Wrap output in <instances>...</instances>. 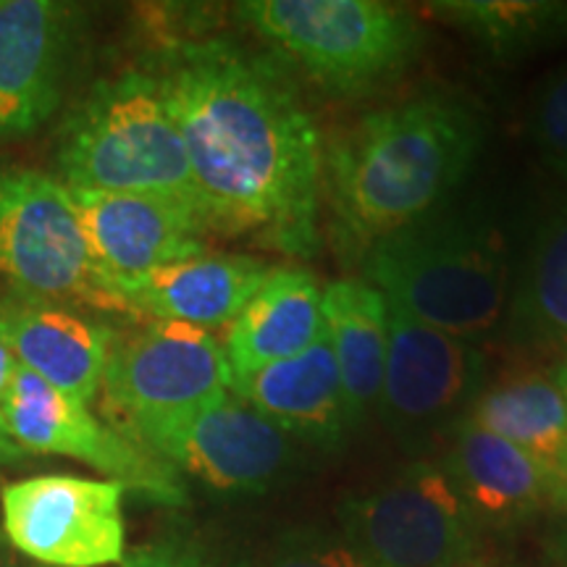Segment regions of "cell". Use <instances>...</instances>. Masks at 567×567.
<instances>
[{
  "instance_id": "1",
  "label": "cell",
  "mask_w": 567,
  "mask_h": 567,
  "mask_svg": "<svg viewBox=\"0 0 567 567\" xmlns=\"http://www.w3.org/2000/svg\"><path fill=\"white\" fill-rule=\"evenodd\" d=\"M153 76L208 231L310 258L321 245L323 142L287 66L237 42L200 40L163 53Z\"/></svg>"
},
{
  "instance_id": "2",
  "label": "cell",
  "mask_w": 567,
  "mask_h": 567,
  "mask_svg": "<svg viewBox=\"0 0 567 567\" xmlns=\"http://www.w3.org/2000/svg\"><path fill=\"white\" fill-rule=\"evenodd\" d=\"M484 142V122L450 95L365 113L323 147L321 189L339 247L363 258L375 239L446 203Z\"/></svg>"
},
{
  "instance_id": "3",
  "label": "cell",
  "mask_w": 567,
  "mask_h": 567,
  "mask_svg": "<svg viewBox=\"0 0 567 567\" xmlns=\"http://www.w3.org/2000/svg\"><path fill=\"white\" fill-rule=\"evenodd\" d=\"M365 281L417 323L476 344L505 323L513 268L499 226L476 208L439 205L375 239Z\"/></svg>"
},
{
  "instance_id": "4",
  "label": "cell",
  "mask_w": 567,
  "mask_h": 567,
  "mask_svg": "<svg viewBox=\"0 0 567 567\" xmlns=\"http://www.w3.org/2000/svg\"><path fill=\"white\" fill-rule=\"evenodd\" d=\"M59 168L71 189L168 197L200 213L187 147L153 71L90 92L63 126Z\"/></svg>"
},
{
  "instance_id": "5",
  "label": "cell",
  "mask_w": 567,
  "mask_h": 567,
  "mask_svg": "<svg viewBox=\"0 0 567 567\" xmlns=\"http://www.w3.org/2000/svg\"><path fill=\"white\" fill-rule=\"evenodd\" d=\"M237 17L276 55L347 95L389 82L421 48L417 21L379 0H247Z\"/></svg>"
},
{
  "instance_id": "6",
  "label": "cell",
  "mask_w": 567,
  "mask_h": 567,
  "mask_svg": "<svg viewBox=\"0 0 567 567\" xmlns=\"http://www.w3.org/2000/svg\"><path fill=\"white\" fill-rule=\"evenodd\" d=\"M0 279L19 300L122 310L92 260L69 187L32 168L0 172Z\"/></svg>"
},
{
  "instance_id": "7",
  "label": "cell",
  "mask_w": 567,
  "mask_h": 567,
  "mask_svg": "<svg viewBox=\"0 0 567 567\" xmlns=\"http://www.w3.org/2000/svg\"><path fill=\"white\" fill-rule=\"evenodd\" d=\"M342 523L344 536L375 567H455L476 551L478 523L444 463L431 460L347 499Z\"/></svg>"
},
{
  "instance_id": "8",
  "label": "cell",
  "mask_w": 567,
  "mask_h": 567,
  "mask_svg": "<svg viewBox=\"0 0 567 567\" xmlns=\"http://www.w3.org/2000/svg\"><path fill=\"white\" fill-rule=\"evenodd\" d=\"M130 431L134 442L172 471L229 494L264 492L292 455L279 425L234 392Z\"/></svg>"
},
{
  "instance_id": "9",
  "label": "cell",
  "mask_w": 567,
  "mask_h": 567,
  "mask_svg": "<svg viewBox=\"0 0 567 567\" xmlns=\"http://www.w3.org/2000/svg\"><path fill=\"white\" fill-rule=\"evenodd\" d=\"M124 492L109 478H21L0 492L3 534L42 567L118 565L126 555Z\"/></svg>"
},
{
  "instance_id": "10",
  "label": "cell",
  "mask_w": 567,
  "mask_h": 567,
  "mask_svg": "<svg viewBox=\"0 0 567 567\" xmlns=\"http://www.w3.org/2000/svg\"><path fill=\"white\" fill-rule=\"evenodd\" d=\"M0 421L21 452L80 460L153 502L184 505V488L172 467L134 439L105 425L84 402L59 392L21 365L13 371L0 405Z\"/></svg>"
},
{
  "instance_id": "11",
  "label": "cell",
  "mask_w": 567,
  "mask_h": 567,
  "mask_svg": "<svg viewBox=\"0 0 567 567\" xmlns=\"http://www.w3.org/2000/svg\"><path fill=\"white\" fill-rule=\"evenodd\" d=\"M224 344L195 326L151 321L130 334H113L103 386L130 429L184 413L231 392Z\"/></svg>"
},
{
  "instance_id": "12",
  "label": "cell",
  "mask_w": 567,
  "mask_h": 567,
  "mask_svg": "<svg viewBox=\"0 0 567 567\" xmlns=\"http://www.w3.org/2000/svg\"><path fill=\"white\" fill-rule=\"evenodd\" d=\"M486 352L478 344L417 323L389 305V350L379 413L394 434L429 436L460 423L484 389Z\"/></svg>"
},
{
  "instance_id": "13",
  "label": "cell",
  "mask_w": 567,
  "mask_h": 567,
  "mask_svg": "<svg viewBox=\"0 0 567 567\" xmlns=\"http://www.w3.org/2000/svg\"><path fill=\"white\" fill-rule=\"evenodd\" d=\"M69 193L92 260L118 305V292L140 276L205 255L208 226L193 205L155 195L92 193L71 187Z\"/></svg>"
},
{
  "instance_id": "14",
  "label": "cell",
  "mask_w": 567,
  "mask_h": 567,
  "mask_svg": "<svg viewBox=\"0 0 567 567\" xmlns=\"http://www.w3.org/2000/svg\"><path fill=\"white\" fill-rule=\"evenodd\" d=\"M444 467L473 520L488 526H515L549 505L563 507L567 499L555 467L467 417L455 425V444Z\"/></svg>"
},
{
  "instance_id": "15",
  "label": "cell",
  "mask_w": 567,
  "mask_h": 567,
  "mask_svg": "<svg viewBox=\"0 0 567 567\" xmlns=\"http://www.w3.org/2000/svg\"><path fill=\"white\" fill-rule=\"evenodd\" d=\"M69 53L66 9L0 0V134L30 132L55 111Z\"/></svg>"
},
{
  "instance_id": "16",
  "label": "cell",
  "mask_w": 567,
  "mask_h": 567,
  "mask_svg": "<svg viewBox=\"0 0 567 567\" xmlns=\"http://www.w3.org/2000/svg\"><path fill=\"white\" fill-rule=\"evenodd\" d=\"M0 342L17 365L90 405L103 386L113 331L63 305L0 302Z\"/></svg>"
},
{
  "instance_id": "17",
  "label": "cell",
  "mask_w": 567,
  "mask_h": 567,
  "mask_svg": "<svg viewBox=\"0 0 567 567\" xmlns=\"http://www.w3.org/2000/svg\"><path fill=\"white\" fill-rule=\"evenodd\" d=\"M268 274L271 266L250 255H197L140 276L118 300L130 313L210 331L243 313Z\"/></svg>"
},
{
  "instance_id": "18",
  "label": "cell",
  "mask_w": 567,
  "mask_h": 567,
  "mask_svg": "<svg viewBox=\"0 0 567 567\" xmlns=\"http://www.w3.org/2000/svg\"><path fill=\"white\" fill-rule=\"evenodd\" d=\"M231 392L274 421L287 436L331 446L350 429L329 339L258 371L234 375Z\"/></svg>"
},
{
  "instance_id": "19",
  "label": "cell",
  "mask_w": 567,
  "mask_h": 567,
  "mask_svg": "<svg viewBox=\"0 0 567 567\" xmlns=\"http://www.w3.org/2000/svg\"><path fill=\"white\" fill-rule=\"evenodd\" d=\"M326 334L323 292L305 268H271L243 313L226 326L224 352L243 375L310 350Z\"/></svg>"
},
{
  "instance_id": "20",
  "label": "cell",
  "mask_w": 567,
  "mask_h": 567,
  "mask_svg": "<svg viewBox=\"0 0 567 567\" xmlns=\"http://www.w3.org/2000/svg\"><path fill=\"white\" fill-rule=\"evenodd\" d=\"M323 326L334 354L344 410L358 425L379 408L389 350V302L363 279H342L323 289Z\"/></svg>"
},
{
  "instance_id": "21",
  "label": "cell",
  "mask_w": 567,
  "mask_h": 567,
  "mask_svg": "<svg viewBox=\"0 0 567 567\" xmlns=\"http://www.w3.org/2000/svg\"><path fill=\"white\" fill-rule=\"evenodd\" d=\"M502 329L526 350L567 347V195L549 205L530 234Z\"/></svg>"
},
{
  "instance_id": "22",
  "label": "cell",
  "mask_w": 567,
  "mask_h": 567,
  "mask_svg": "<svg viewBox=\"0 0 567 567\" xmlns=\"http://www.w3.org/2000/svg\"><path fill=\"white\" fill-rule=\"evenodd\" d=\"M467 421L507 439L530 455L549 463L563 476L567 460V402L555 379L523 373L484 389Z\"/></svg>"
},
{
  "instance_id": "23",
  "label": "cell",
  "mask_w": 567,
  "mask_h": 567,
  "mask_svg": "<svg viewBox=\"0 0 567 567\" xmlns=\"http://www.w3.org/2000/svg\"><path fill=\"white\" fill-rule=\"evenodd\" d=\"M431 13L499 59H520L567 40V3L549 0H446Z\"/></svg>"
},
{
  "instance_id": "24",
  "label": "cell",
  "mask_w": 567,
  "mask_h": 567,
  "mask_svg": "<svg viewBox=\"0 0 567 567\" xmlns=\"http://www.w3.org/2000/svg\"><path fill=\"white\" fill-rule=\"evenodd\" d=\"M528 140L544 166L567 184V63L551 71L530 97Z\"/></svg>"
},
{
  "instance_id": "25",
  "label": "cell",
  "mask_w": 567,
  "mask_h": 567,
  "mask_svg": "<svg viewBox=\"0 0 567 567\" xmlns=\"http://www.w3.org/2000/svg\"><path fill=\"white\" fill-rule=\"evenodd\" d=\"M268 567H375L363 551L329 530H297L284 536Z\"/></svg>"
},
{
  "instance_id": "26",
  "label": "cell",
  "mask_w": 567,
  "mask_h": 567,
  "mask_svg": "<svg viewBox=\"0 0 567 567\" xmlns=\"http://www.w3.org/2000/svg\"><path fill=\"white\" fill-rule=\"evenodd\" d=\"M118 567H213V565L195 547H189V544L166 538V542L142 544V547L130 551V555H124Z\"/></svg>"
},
{
  "instance_id": "27",
  "label": "cell",
  "mask_w": 567,
  "mask_h": 567,
  "mask_svg": "<svg viewBox=\"0 0 567 567\" xmlns=\"http://www.w3.org/2000/svg\"><path fill=\"white\" fill-rule=\"evenodd\" d=\"M13 371H17V360H13V354L9 352V347L0 342V405H3L6 392H9Z\"/></svg>"
},
{
  "instance_id": "28",
  "label": "cell",
  "mask_w": 567,
  "mask_h": 567,
  "mask_svg": "<svg viewBox=\"0 0 567 567\" xmlns=\"http://www.w3.org/2000/svg\"><path fill=\"white\" fill-rule=\"evenodd\" d=\"M551 557H555L563 567H567V505L563 520H559L557 530L551 534Z\"/></svg>"
},
{
  "instance_id": "29",
  "label": "cell",
  "mask_w": 567,
  "mask_h": 567,
  "mask_svg": "<svg viewBox=\"0 0 567 567\" xmlns=\"http://www.w3.org/2000/svg\"><path fill=\"white\" fill-rule=\"evenodd\" d=\"M19 455H21V450L11 442L9 434H6L3 421H0V463H11V460H17Z\"/></svg>"
},
{
  "instance_id": "30",
  "label": "cell",
  "mask_w": 567,
  "mask_h": 567,
  "mask_svg": "<svg viewBox=\"0 0 567 567\" xmlns=\"http://www.w3.org/2000/svg\"><path fill=\"white\" fill-rule=\"evenodd\" d=\"M551 379H555L557 389H559V392H563L565 402H567V352L563 354V360H559V363H557L555 373H551Z\"/></svg>"
},
{
  "instance_id": "31",
  "label": "cell",
  "mask_w": 567,
  "mask_h": 567,
  "mask_svg": "<svg viewBox=\"0 0 567 567\" xmlns=\"http://www.w3.org/2000/svg\"><path fill=\"white\" fill-rule=\"evenodd\" d=\"M0 567H34V565H24V563H13V559H0Z\"/></svg>"
},
{
  "instance_id": "32",
  "label": "cell",
  "mask_w": 567,
  "mask_h": 567,
  "mask_svg": "<svg viewBox=\"0 0 567 567\" xmlns=\"http://www.w3.org/2000/svg\"><path fill=\"white\" fill-rule=\"evenodd\" d=\"M563 481H565V488H567V460H565V465H563ZM565 505H567V499H565Z\"/></svg>"
},
{
  "instance_id": "33",
  "label": "cell",
  "mask_w": 567,
  "mask_h": 567,
  "mask_svg": "<svg viewBox=\"0 0 567 567\" xmlns=\"http://www.w3.org/2000/svg\"><path fill=\"white\" fill-rule=\"evenodd\" d=\"M455 567H473V565H455Z\"/></svg>"
}]
</instances>
